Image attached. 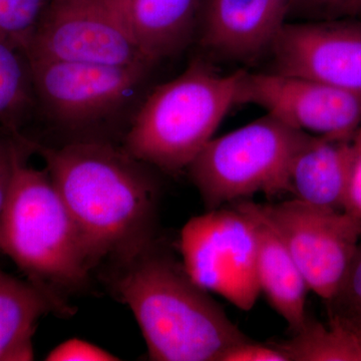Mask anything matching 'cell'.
Here are the masks:
<instances>
[{"label":"cell","mask_w":361,"mask_h":361,"mask_svg":"<svg viewBox=\"0 0 361 361\" xmlns=\"http://www.w3.org/2000/svg\"><path fill=\"white\" fill-rule=\"evenodd\" d=\"M344 211L361 219V125L353 140V157Z\"/></svg>","instance_id":"cell-24"},{"label":"cell","mask_w":361,"mask_h":361,"mask_svg":"<svg viewBox=\"0 0 361 361\" xmlns=\"http://www.w3.org/2000/svg\"><path fill=\"white\" fill-rule=\"evenodd\" d=\"M51 0H0V40L26 54Z\"/></svg>","instance_id":"cell-19"},{"label":"cell","mask_w":361,"mask_h":361,"mask_svg":"<svg viewBox=\"0 0 361 361\" xmlns=\"http://www.w3.org/2000/svg\"><path fill=\"white\" fill-rule=\"evenodd\" d=\"M289 16L306 20L361 21V0H291Z\"/></svg>","instance_id":"cell-20"},{"label":"cell","mask_w":361,"mask_h":361,"mask_svg":"<svg viewBox=\"0 0 361 361\" xmlns=\"http://www.w3.org/2000/svg\"><path fill=\"white\" fill-rule=\"evenodd\" d=\"M220 361H289V358L274 342L259 343L247 339L228 348Z\"/></svg>","instance_id":"cell-23"},{"label":"cell","mask_w":361,"mask_h":361,"mask_svg":"<svg viewBox=\"0 0 361 361\" xmlns=\"http://www.w3.org/2000/svg\"><path fill=\"white\" fill-rule=\"evenodd\" d=\"M326 325L308 316L288 341L274 342L289 361H360L348 330L336 316Z\"/></svg>","instance_id":"cell-18"},{"label":"cell","mask_w":361,"mask_h":361,"mask_svg":"<svg viewBox=\"0 0 361 361\" xmlns=\"http://www.w3.org/2000/svg\"><path fill=\"white\" fill-rule=\"evenodd\" d=\"M37 109L75 141H109L110 130L133 116L145 96L149 66L28 59ZM130 126V125H129Z\"/></svg>","instance_id":"cell-5"},{"label":"cell","mask_w":361,"mask_h":361,"mask_svg":"<svg viewBox=\"0 0 361 361\" xmlns=\"http://www.w3.org/2000/svg\"><path fill=\"white\" fill-rule=\"evenodd\" d=\"M255 104L304 133L353 140L361 125V94L310 78L242 71L237 104Z\"/></svg>","instance_id":"cell-10"},{"label":"cell","mask_w":361,"mask_h":361,"mask_svg":"<svg viewBox=\"0 0 361 361\" xmlns=\"http://www.w3.org/2000/svg\"><path fill=\"white\" fill-rule=\"evenodd\" d=\"M329 303L330 310L361 315V243L338 294Z\"/></svg>","instance_id":"cell-21"},{"label":"cell","mask_w":361,"mask_h":361,"mask_svg":"<svg viewBox=\"0 0 361 361\" xmlns=\"http://www.w3.org/2000/svg\"><path fill=\"white\" fill-rule=\"evenodd\" d=\"M49 312L71 314L54 291L0 269V361L32 360L37 322Z\"/></svg>","instance_id":"cell-16"},{"label":"cell","mask_w":361,"mask_h":361,"mask_svg":"<svg viewBox=\"0 0 361 361\" xmlns=\"http://www.w3.org/2000/svg\"><path fill=\"white\" fill-rule=\"evenodd\" d=\"M273 73L361 94V21H287L271 44Z\"/></svg>","instance_id":"cell-11"},{"label":"cell","mask_w":361,"mask_h":361,"mask_svg":"<svg viewBox=\"0 0 361 361\" xmlns=\"http://www.w3.org/2000/svg\"><path fill=\"white\" fill-rule=\"evenodd\" d=\"M291 0H202L197 37L206 51L250 61L269 51L289 18Z\"/></svg>","instance_id":"cell-12"},{"label":"cell","mask_w":361,"mask_h":361,"mask_svg":"<svg viewBox=\"0 0 361 361\" xmlns=\"http://www.w3.org/2000/svg\"><path fill=\"white\" fill-rule=\"evenodd\" d=\"M16 147V135H0V219L13 182Z\"/></svg>","instance_id":"cell-25"},{"label":"cell","mask_w":361,"mask_h":361,"mask_svg":"<svg viewBox=\"0 0 361 361\" xmlns=\"http://www.w3.org/2000/svg\"><path fill=\"white\" fill-rule=\"evenodd\" d=\"M27 59L153 68L126 30L115 0H51Z\"/></svg>","instance_id":"cell-9"},{"label":"cell","mask_w":361,"mask_h":361,"mask_svg":"<svg viewBox=\"0 0 361 361\" xmlns=\"http://www.w3.org/2000/svg\"><path fill=\"white\" fill-rule=\"evenodd\" d=\"M18 140L8 198L0 219V251L30 281L54 291L80 288L92 270L65 202L47 171L28 165L27 147Z\"/></svg>","instance_id":"cell-4"},{"label":"cell","mask_w":361,"mask_h":361,"mask_svg":"<svg viewBox=\"0 0 361 361\" xmlns=\"http://www.w3.org/2000/svg\"><path fill=\"white\" fill-rule=\"evenodd\" d=\"M310 134L268 115L213 137L187 171L207 211L255 194H289L292 159Z\"/></svg>","instance_id":"cell-6"},{"label":"cell","mask_w":361,"mask_h":361,"mask_svg":"<svg viewBox=\"0 0 361 361\" xmlns=\"http://www.w3.org/2000/svg\"><path fill=\"white\" fill-rule=\"evenodd\" d=\"M261 208L288 247L310 291L326 302L334 300L360 243V218L295 199Z\"/></svg>","instance_id":"cell-8"},{"label":"cell","mask_w":361,"mask_h":361,"mask_svg":"<svg viewBox=\"0 0 361 361\" xmlns=\"http://www.w3.org/2000/svg\"><path fill=\"white\" fill-rule=\"evenodd\" d=\"M233 204L246 213L255 226L260 290L267 297L273 310L283 318L292 331L295 332L302 327L308 317L306 297L310 288L302 273L281 235L266 217L261 204L249 200Z\"/></svg>","instance_id":"cell-13"},{"label":"cell","mask_w":361,"mask_h":361,"mask_svg":"<svg viewBox=\"0 0 361 361\" xmlns=\"http://www.w3.org/2000/svg\"><path fill=\"white\" fill-rule=\"evenodd\" d=\"M242 71L221 75L202 59L157 85L133 116L123 148L168 174L187 170L236 106Z\"/></svg>","instance_id":"cell-3"},{"label":"cell","mask_w":361,"mask_h":361,"mask_svg":"<svg viewBox=\"0 0 361 361\" xmlns=\"http://www.w3.org/2000/svg\"><path fill=\"white\" fill-rule=\"evenodd\" d=\"M114 289L134 314L156 361H220L248 337L182 262L155 241L120 263Z\"/></svg>","instance_id":"cell-2"},{"label":"cell","mask_w":361,"mask_h":361,"mask_svg":"<svg viewBox=\"0 0 361 361\" xmlns=\"http://www.w3.org/2000/svg\"><path fill=\"white\" fill-rule=\"evenodd\" d=\"M182 264L195 283L240 310L255 305L261 290L258 241L251 218L233 206L192 218L180 232Z\"/></svg>","instance_id":"cell-7"},{"label":"cell","mask_w":361,"mask_h":361,"mask_svg":"<svg viewBox=\"0 0 361 361\" xmlns=\"http://www.w3.org/2000/svg\"><path fill=\"white\" fill-rule=\"evenodd\" d=\"M353 140L310 135L289 168L292 199L325 210L344 211Z\"/></svg>","instance_id":"cell-15"},{"label":"cell","mask_w":361,"mask_h":361,"mask_svg":"<svg viewBox=\"0 0 361 361\" xmlns=\"http://www.w3.org/2000/svg\"><path fill=\"white\" fill-rule=\"evenodd\" d=\"M49 361H111L118 360L109 351L80 339L63 342L47 355Z\"/></svg>","instance_id":"cell-22"},{"label":"cell","mask_w":361,"mask_h":361,"mask_svg":"<svg viewBox=\"0 0 361 361\" xmlns=\"http://www.w3.org/2000/svg\"><path fill=\"white\" fill-rule=\"evenodd\" d=\"M23 140L44 160L92 269L106 258L129 260L153 243L160 185L151 166L111 142L49 147Z\"/></svg>","instance_id":"cell-1"},{"label":"cell","mask_w":361,"mask_h":361,"mask_svg":"<svg viewBox=\"0 0 361 361\" xmlns=\"http://www.w3.org/2000/svg\"><path fill=\"white\" fill-rule=\"evenodd\" d=\"M37 109L32 70L25 54L0 40V128L11 135Z\"/></svg>","instance_id":"cell-17"},{"label":"cell","mask_w":361,"mask_h":361,"mask_svg":"<svg viewBox=\"0 0 361 361\" xmlns=\"http://www.w3.org/2000/svg\"><path fill=\"white\" fill-rule=\"evenodd\" d=\"M202 0H115L137 49L155 66L184 51L197 35Z\"/></svg>","instance_id":"cell-14"}]
</instances>
